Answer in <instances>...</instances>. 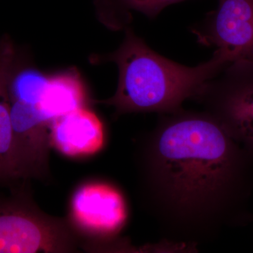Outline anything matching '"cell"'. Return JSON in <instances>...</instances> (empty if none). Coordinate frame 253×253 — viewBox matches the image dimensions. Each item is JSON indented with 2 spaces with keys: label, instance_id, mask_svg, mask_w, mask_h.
<instances>
[{
  "label": "cell",
  "instance_id": "obj_10",
  "mask_svg": "<svg viewBox=\"0 0 253 253\" xmlns=\"http://www.w3.org/2000/svg\"><path fill=\"white\" fill-rule=\"evenodd\" d=\"M184 1L186 0H113L111 5L121 14L134 10L153 19L169 5Z\"/></svg>",
  "mask_w": 253,
  "mask_h": 253
},
{
  "label": "cell",
  "instance_id": "obj_2",
  "mask_svg": "<svg viewBox=\"0 0 253 253\" xmlns=\"http://www.w3.org/2000/svg\"><path fill=\"white\" fill-rule=\"evenodd\" d=\"M103 59L116 63L119 71L117 90L102 101L118 115L177 112L186 99H195L208 81L231 63L215 50L209 61L184 66L151 49L131 28L119 48Z\"/></svg>",
  "mask_w": 253,
  "mask_h": 253
},
{
  "label": "cell",
  "instance_id": "obj_3",
  "mask_svg": "<svg viewBox=\"0 0 253 253\" xmlns=\"http://www.w3.org/2000/svg\"><path fill=\"white\" fill-rule=\"evenodd\" d=\"M195 99L253 156V61L238 60L228 65Z\"/></svg>",
  "mask_w": 253,
  "mask_h": 253
},
{
  "label": "cell",
  "instance_id": "obj_7",
  "mask_svg": "<svg viewBox=\"0 0 253 253\" xmlns=\"http://www.w3.org/2000/svg\"><path fill=\"white\" fill-rule=\"evenodd\" d=\"M49 142L68 157L91 156L102 149L104 127L95 113L85 107L80 108L51 122Z\"/></svg>",
  "mask_w": 253,
  "mask_h": 253
},
{
  "label": "cell",
  "instance_id": "obj_8",
  "mask_svg": "<svg viewBox=\"0 0 253 253\" xmlns=\"http://www.w3.org/2000/svg\"><path fill=\"white\" fill-rule=\"evenodd\" d=\"M86 93L81 76L75 69L48 77L42 94L40 109L51 123L54 119L85 107Z\"/></svg>",
  "mask_w": 253,
  "mask_h": 253
},
{
  "label": "cell",
  "instance_id": "obj_9",
  "mask_svg": "<svg viewBox=\"0 0 253 253\" xmlns=\"http://www.w3.org/2000/svg\"><path fill=\"white\" fill-rule=\"evenodd\" d=\"M20 179L7 89L0 83V184Z\"/></svg>",
  "mask_w": 253,
  "mask_h": 253
},
{
  "label": "cell",
  "instance_id": "obj_1",
  "mask_svg": "<svg viewBox=\"0 0 253 253\" xmlns=\"http://www.w3.org/2000/svg\"><path fill=\"white\" fill-rule=\"evenodd\" d=\"M158 127L149 156L158 199L181 222H249L253 156L207 113H173Z\"/></svg>",
  "mask_w": 253,
  "mask_h": 253
},
{
  "label": "cell",
  "instance_id": "obj_4",
  "mask_svg": "<svg viewBox=\"0 0 253 253\" xmlns=\"http://www.w3.org/2000/svg\"><path fill=\"white\" fill-rule=\"evenodd\" d=\"M76 244L66 223L38 211L23 195L0 197V253H66Z\"/></svg>",
  "mask_w": 253,
  "mask_h": 253
},
{
  "label": "cell",
  "instance_id": "obj_5",
  "mask_svg": "<svg viewBox=\"0 0 253 253\" xmlns=\"http://www.w3.org/2000/svg\"><path fill=\"white\" fill-rule=\"evenodd\" d=\"M191 31L199 43L214 46L230 63L253 61V0H218L217 9Z\"/></svg>",
  "mask_w": 253,
  "mask_h": 253
},
{
  "label": "cell",
  "instance_id": "obj_6",
  "mask_svg": "<svg viewBox=\"0 0 253 253\" xmlns=\"http://www.w3.org/2000/svg\"><path fill=\"white\" fill-rule=\"evenodd\" d=\"M126 208L123 195L111 184H83L73 195L70 218L83 235L105 239L118 234L126 223Z\"/></svg>",
  "mask_w": 253,
  "mask_h": 253
}]
</instances>
